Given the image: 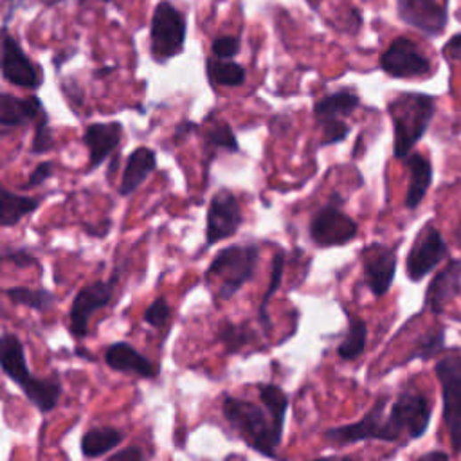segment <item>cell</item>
Returning <instances> with one entry per match:
<instances>
[{"mask_svg": "<svg viewBox=\"0 0 461 461\" xmlns=\"http://www.w3.org/2000/svg\"><path fill=\"white\" fill-rule=\"evenodd\" d=\"M0 366H3V371L22 390L29 404L35 406L42 415L56 409L63 395L60 376H36L28 368L26 348L20 337L13 332H4L3 339H0Z\"/></svg>", "mask_w": 461, "mask_h": 461, "instance_id": "obj_1", "label": "cell"}, {"mask_svg": "<svg viewBox=\"0 0 461 461\" xmlns=\"http://www.w3.org/2000/svg\"><path fill=\"white\" fill-rule=\"evenodd\" d=\"M222 415L235 433L256 452L265 457H278V447L283 440L279 431L263 404H255L239 397H225Z\"/></svg>", "mask_w": 461, "mask_h": 461, "instance_id": "obj_2", "label": "cell"}, {"mask_svg": "<svg viewBox=\"0 0 461 461\" xmlns=\"http://www.w3.org/2000/svg\"><path fill=\"white\" fill-rule=\"evenodd\" d=\"M388 112L395 130V159H406L415 144L427 133L436 112L433 96L420 93H402L388 105Z\"/></svg>", "mask_w": 461, "mask_h": 461, "instance_id": "obj_3", "label": "cell"}, {"mask_svg": "<svg viewBox=\"0 0 461 461\" xmlns=\"http://www.w3.org/2000/svg\"><path fill=\"white\" fill-rule=\"evenodd\" d=\"M258 263L260 247L256 244H235L220 249L206 271V281L211 278L220 279V288L214 299L229 301L235 297L239 290L255 278Z\"/></svg>", "mask_w": 461, "mask_h": 461, "instance_id": "obj_4", "label": "cell"}, {"mask_svg": "<svg viewBox=\"0 0 461 461\" xmlns=\"http://www.w3.org/2000/svg\"><path fill=\"white\" fill-rule=\"evenodd\" d=\"M343 206L344 198L341 193H334L330 200L314 213L309 225V235L318 247H343L357 239L359 225L343 211Z\"/></svg>", "mask_w": 461, "mask_h": 461, "instance_id": "obj_5", "label": "cell"}, {"mask_svg": "<svg viewBox=\"0 0 461 461\" xmlns=\"http://www.w3.org/2000/svg\"><path fill=\"white\" fill-rule=\"evenodd\" d=\"M433 404L422 392L406 390L393 402L388 415V429L392 443L399 441L402 436L408 440H418L425 434L431 424Z\"/></svg>", "mask_w": 461, "mask_h": 461, "instance_id": "obj_6", "label": "cell"}, {"mask_svg": "<svg viewBox=\"0 0 461 461\" xmlns=\"http://www.w3.org/2000/svg\"><path fill=\"white\" fill-rule=\"evenodd\" d=\"M186 19L168 0L156 6L151 17V56L159 63H166L181 54L186 42Z\"/></svg>", "mask_w": 461, "mask_h": 461, "instance_id": "obj_7", "label": "cell"}, {"mask_svg": "<svg viewBox=\"0 0 461 461\" xmlns=\"http://www.w3.org/2000/svg\"><path fill=\"white\" fill-rule=\"evenodd\" d=\"M441 386L443 422L454 452H461V357L447 355L434 366Z\"/></svg>", "mask_w": 461, "mask_h": 461, "instance_id": "obj_8", "label": "cell"}, {"mask_svg": "<svg viewBox=\"0 0 461 461\" xmlns=\"http://www.w3.org/2000/svg\"><path fill=\"white\" fill-rule=\"evenodd\" d=\"M119 271L110 276V279H98L91 285H85L84 288L78 290V294L74 295L70 311H69V330L72 337L84 339L89 334V325L91 319L94 318L96 312L107 309L110 304L116 285L119 281Z\"/></svg>", "mask_w": 461, "mask_h": 461, "instance_id": "obj_9", "label": "cell"}, {"mask_svg": "<svg viewBox=\"0 0 461 461\" xmlns=\"http://www.w3.org/2000/svg\"><path fill=\"white\" fill-rule=\"evenodd\" d=\"M390 399L384 395L376 399V402L371 406V409L353 424L332 427L325 433V440L334 445L336 449L353 445L359 441H386L392 443L390 429H388V417H386V406Z\"/></svg>", "mask_w": 461, "mask_h": 461, "instance_id": "obj_10", "label": "cell"}, {"mask_svg": "<svg viewBox=\"0 0 461 461\" xmlns=\"http://www.w3.org/2000/svg\"><path fill=\"white\" fill-rule=\"evenodd\" d=\"M244 213L237 195L229 188H220L209 202L206 222V249L235 237L244 225Z\"/></svg>", "mask_w": 461, "mask_h": 461, "instance_id": "obj_11", "label": "cell"}, {"mask_svg": "<svg viewBox=\"0 0 461 461\" xmlns=\"http://www.w3.org/2000/svg\"><path fill=\"white\" fill-rule=\"evenodd\" d=\"M364 281L375 297L386 295L397 274V249L384 244H369L360 253Z\"/></svg>", "mask_w": 461, "mask_h": 461, "instance_id": "obj_12", "label": "cell"}, {"mask_svg": "<svg viewBox=\"0 0 461 461\" xmlns=\"http://www.w3.org/2000/svg\"><path fill=\"white\" fill-rule=\"evenodd\" d=\"M449 255L447 244L440 230L433 225L422 229V233L415 240L406 262V272L411 281H422L431 274L440 262Z\"/></svg>", "mask_w": 461, "mask_h": 461, "instance_id": "obj_13", "label": "cell"}, {"mask_svg": "<svg viewBox=\"0 0 461 461\" xmlns=\"http://www.w3.org/2000/svg\"><path fill=\"white\" fill-rule=\"evenodd\" d=\"M380 67L392 78H420L431 72V61L409 38H397L380 56Z\"/></svg>", "mask_w": 461, "mask_h": 461, "instance_id": "obj_14", "label": "cell"}, {"mask_svg": "<svg viewBox=\"0 0 461 461\" xmlns=\"http://www.w3.org/2000/svg\"><path fill=\"white\" fill-rule=\"evenodd\" d=\"M3 76L4 80L20 89H38L44 82L35 61L24 53L20 44L4 29L3 33Z\"/></svg>", "mask_w": 461, "mask_h": 461, "instance_id": "obj_15", "label": "cell"}, {"mask_svg": "<svg viewBox=\"0 0 461 461\" xmlns=\"http://www.w3.org/2000/svg\"><path fill=\"white\" fill-rule=\"evenodd\" d=\"M400 19L427 36H438L447 26V8L438 0H399Z\"/></svg>", "mask_w": 461, "mask_h": 461, "instance_id": "obj_16", "label": "cell"}, {"mask_svg": "<svg viewBox=\"0 0 461 461\" xmlns=\"http://www.w3.org/2000/svg\"><path fill=\"white\" fill-rule=\"evenodd\" d=\"M123 139V125L119 121L112 123H93L85 128L84 142L89 150L87 174L98 170L112 153L117 150Z\"/></svg>", "mask_w": 461, "mask_h": 461, "instance_id": "obj_17", "label": "cell"}, {"mask_svg": "<svg viewBox=\"0 0 461 461\" xmlns=\"http://www.w3.org/2000/svg\"><path fill=\"white\" fill-rule=\"evenodd\" d=\"M461 292V260H450L429 283L425 306L433 314H441L445 306Z\"/></svg>", "mask_w": 461, "mask_h": 461, "instance_id": "obj_18", "label": "cell"}, {"mask_svg": "<svg viewBox=\"0 0 461 461\" xmlns=\"http://www.w3.org/2000/svg\"><path fill=\"white\" fill-rule=\"evenodd\" d=\"M45 114L44 103L38 96L19 98L10 93H3L0 96V128L3 132H10L12 128H22Z\"/></svg>", "mask_w": 461, "mask_h": 461, "instance_id": "obj_19", "label": "cell"}, {"mask_svg": "<svg viewBox=\"0 0 461 461\" xmlns=\"http://www.w3.org/2000/svg\"><path fill=\"white\" fill-rule=\"evenodd\" d=\"M105 362L110 369L117 373H128L137 375L141 378H156L158 368L148 357H144L137 348H133L130 343L119 341L112 343L105 350Z\"/></svg>", "mask_w": 461, "mask_h": 461, "instance_id": "obj_20", "label": "cell"}, {"mask_svg": "<svg viewBox=\"0 0 461 461\" xmlns=\"http://www.w3.org/2000/svg\"><path fill=\"white\" fill-rule=\"evenodd\" d=\"M156 170H158L156 150H151L148 146L135 148L126 159V166L119 184V195L128 197L135 193L141 188V184Z\"/></svg>", "mask_w": 461, "mask_h": 461, "instance_id": "obj_21", "label": "cell"}, {"mask_svg": "<svg viewBox=\"0 0 461 461\" xmlns=\"http://www.w3.org/2000/svg\"><path fill=\"white\" fill-rule=\"evenodd\" d=\"M360 107V98L353 89H341L314 105V119L318 126H323L332 121H341L343 117L352 116Z\"/></svg>", "mask_w": 461, "mask_h": 461, "instance_id": "obj_22", "label": "cell"}, {"mask_svg": "<svg viewBox=\"0 0 461 461\" xmlns=\"http://www.w3.org/2000/svg\"><path fill=\"white\" fill-rule=\"evenodd\" d=\"M409 170V188L406 193V207L417 209L425 198L433 182V165L420 153H409L404 159Z\"/></svg>", "mask_w": 461, "mask_h": 461, "instance_id": "obj_23", "label": "cell"}, {"mask_svg": "<svg viewBox=\"0 0 461 461\" xmlns=\"http://www.w3.org/2000/svg\"><path fill=\"white\" fill-rule=\"evenodd\" d=\"M202 141H204V144H202V158H204V170H206V174L209 170V165L214 161L216 153H220V151L239 153L240 151L239 139H237L233 128H230L225 121H216L209 128H206Z\"/></svg>", "mask_w": 461, "mask_h": 461, "instance_id": "obj_24", "label": "cell"}, {"mask_svg": "<svg viewBox=\"0 0 461 461\" xmlns=\"http://www.w3.org/2000/svg\"><path fill=\"white\" fill-rule=\"evenodd\" d=\"M42 204L38 197H26L13 193L8 188L0 190V227H13L22 218L33 214Z\"/></svg>", "mask_w": 461, "mask_h": 461, "instance_id": "obj_25", "label": "cell"}, {"mask_svg": "<svg viewBox=\"0 0 461 461\" xmlns=\"http://www.w3.org/2000/svg\"><path fill=\"white\" fill-rule=\"evenodd\" d=\"M125 440L123 431L116 429V427H93L89 429L80 441L82 447V454L87 459H94V457H101L107 456L109 452L116 450Z\"/></svg>", "mask_w": 461, "mask_h": 461, "instance_id": "obj_26", "label": "cell"}, {"mask_svg": "<svg viewBox=\"0 0 461 461\" xmlns=\"http://www.w3.org/2000/svg\"><path fill=\"white\" fill-rule=\"evenodd\" d=\"M256 341L255 332L246 323H233L229 319H222L216 328V343L225 348L229 355L240 353L246 346Z\"/></svg>", "mask_w": 461, "mask_h": 461, "instance_id": "obj_27", "label": "cell"}, {"mask_svg": "<svg viewBox=\"0 0 461 461\" xmlns=\"http://www.w3.org/2000/svg\"><path fill=\"white\" fill-rule=\"evenodd\" d=\"M206 70L213 85L240 87L246 84V69L233 60H222L213 56L207 60Z\"/></svg>", "mask_w": 461, "mask_h": 461, "instance_id": "obj_28", "label": "cell"}, {"mask_svg": "<svg viewBox=\"0 0 461 461\" xmlns=\"http://www.w3.org/2000/svg\"><path fill=\"white\" fill-rule=\"evenodd\" d=\"M6 297L13 304L28 306L31 311L36 312H49L54 303L58 301L56 294H53L47 288H31V287H10L4 290Z\"/></svg>", "mask_w": 461, "mask_h": 461, "instance_id": "obj_29", "label": "cell"}, {"mask_svg": "<svg viewBox=\"0 0 461 461\" xmlns=\"http://www.w3.org/2000/svg\"><path fill=\"white\" fill-rule=\"evenodd\" d=\"M368 343V327L360 318L348 314V330L341 344L337 346V355L343 360H355L366 350Z\"/></svg>", "mask_w": 461, "mask_h": 461, "instance_id": "obj_30", "label": "cell"}, {"mask_svg": "<svg viewBox=\"0 0 461 461\" xmlns=\"http://www.w3.org/2000/svg\"><path fill=\"white\" fill-rule=\"evenodd\" d=\"M258 397L262 404L271 413L276 427L279 431H285V418L288 411V395L278 386V384H260L258 386Z\"/></svg>", "mask_w": 461, "mask_h": 461, "instance_id": "obj_31", "label": "cell"}, {"mask_svg": "<svg viewBox=\"0 0 461 461\" xmlns=\"http://www.w3.org/2000/svg\"><path fill=\"white\" fill-rule=\"evenodd\" d=\"M283 271H285V253L283 251H278L272 258V271H271V281H269V287L260 301V311H258V319H260V327L263 328L265 334H269V330L272 328V321L269 318V312H267V306H269V301L271 297L278 292L279 285H281V279H283Z\"/></svg>", "mask_w": 461, "mask_h": 461, "instance_id": "obj_32", "label": "cell"}, {"mask_svg": "<svg viewBox=\"0 0 461 461\" xmlns=\"http://www.w3.org/2000/svg\"><path fill=\"white\" fill-rule=\"evenodd\" d=\"M54 146H56L54 132L49 125V116L45 112L36 123L29 151H31V156H44V153H49L51 150H54Z\"/></svg>", "mask_w": 461, "mask_h": 461, "instance_id": "obj_33", "label": "cell"}, {"mask_svg": "<svg viewBox=\"0 0 461 461\" xmlns=\"http://www.w3.org/2000/svg\"><path fill=\"white\" fill-rule=\"evenodd\" d=\"M443 346H445V332H443V328H438V330L427 334V336L417 344V348L411 352V355L408 357V360H413V359L427 360V359L434 357L438 352H441Z\"/></svg>", "mask_w": 461, "mask_h": 461, "instance_id": "obj_34", "label": "cell"}, {"mask_svg": "<svg viewBox=\"0 0 461 461\" xmlns=\"http://www.w3.org/2000/svg\"><path fill=\"white\" fill-rule=\"evenodd\" d=\"M172 316V306L165 297L153 299L142 314V321L151 328H163Z\"/></svg>", "mask_w": 461, "mask_h": 461, "instance_id": "obj_35", "label": "cell"}, {"mask_svg": "<svg viewBox=\"0 0 461 461\" xmlns=\"http://www.w3.org/2000/svg\"><path fill=\"white\" fill-rule=\"evenodd\" d=\"M211 51H213V56H216V58L233 60L240 53V38L239 36H229V35L218 36V38L213 40Z\"/></svg>", "mask_w": 461, "mask_h": 461, "instance_id": "obj_36", "label": "cell"}, {"mask_svg": "<svg viewBox=\"0 0 461 461\" xmlns=\"http://www.w3.org/2000/svg\"><path fill=\"white\" fill-rule=\"evenodd\" d=\"M323 132L321 137V146H330V144H337L341 141H344L350 135V125L346 121H332L327 123L323 126H319Z\"/></svg>", "mask_w": 461, "mask_h": 461, "instance_id": "obj_37", "label": "cell"}, {"mask_svg": "<svg viewBox=\"0 0 461 461\" xmlns=\"http://www.w3.org/2000/svg\"><path fill=\"white\" fill-rule=\"evenodd\" d=\"M3 260L4 262H12L15 267L19 269H28V267H35L38 265L36 258L29 255V251L22 249V247H10L4 246L3 247Z\"/></svg>", "mask_w": 461, "mask_h": 461, "instance_id": "obj_38", "label": "cell"}, {"mask_svg": "<svg viewBox=\"0 0 461 461\" xmlns=\"http://www.w3.org/2000/svg\"><path fill=\"white\" fill-rule=\"evenodd\" d=\"M54 175V163L53 161H44V163H40L35 170H33V174L29 175V181L26 182V190L28 188H38V186H42L44 182H47L51 177Z\"/></svg>", "mask_w": 461, "mask_h": 461, "instance_id": "obj_39", "label": "cell"}, {"mask_svg": "<svg viewBox=\"0 0 461 461\" xmlns=\"http://www.w3.org/2000/svg\"><path fill=\"white\" fill-rule=\"evenodd\" d=\"M198 130V125L197 123H193V121H188V119H184V121H181L177 126H175V132H174V142L175 144H181L186 137H190L193 132H197Z\"/></svg>", "mask_w": 461, "mask_h": 461, "instance_id": "obj_40", "label": "cell"}, {"mask_svg": "<svg viewBox=\"0 0 461 461\" xmlns=\"http://www.w3.org/2000/svg\"><path fill=\"white\" fill-rule=\"evenodd\" d=\"M110 227H112V220L105 218V220L98 222L96 225H87L85 233L89 237H94V239H105L110 233Z\"/></svg>", "mask_w": 461, "mask_h": 461, "instance_id": "obj_41", "label": "cell"}, {"mask_svg": "<svg viewBox=\"0 0 461 461\" xmlns=\"http://www.w3.org/2000/svg\"><path fill=\"white\" fill-rule=\"evenodd\" d=\"M142 457H144V452L139 447H126V449L116 450L110 456L112 461H119V459H142Z\"/></svg>", "mask_w": 461, "mask_h": 461, "instance_id": "obj_42", "label": "cell"}, {"mask_svg": "<svg viewBox=\"0 0 461 461\" xmlns=\"http://www.w3.org/2000/svg\"><path fill=\"white\" fill-rule=\"evenodd\" d=\"M445 54H447L450 60L461 61V35H456L454 38L449 40V44L445 45Z\"/></svg>", "mask_w": 461, "mask_h": 461, "instance_id": "obj_43", "label": "cell"}, {"mask_svg": "<svg viewBox=\"0 0 461 461\" xmlns=\"http://www.w3.org/2000/svg\"><path fill=\"white\" fill-rule=\"evenodd\" d=\"M422 459H433V457H440V459H447L449 456L445 452H440V450H434V452H427L424 456H420Z\"/></svg>", "mask_w": 461, "mask_h": 461, "instance_id": "obj_44", "label": "cell"}, {"mask_svg": "<svg viewBox=\"0 0 461 461\" xmlns=\"http://www.w3.org/2000/svg\"><path fill=\"white\" fill-rule=\"evenodd\" d=\"M112 70H114L112 67H107V69L96 70V74H94V76H96V78H103V76H107V74H109V72H112Z\"/></svg>", "mask_w": 461, "mask_h": 461, "instance_id": "obj_45", "label": "cell"}, {"mask_svg": "<svg viewBox=\"0 0 461 461\" xmlns=\"http://www.w3.org/2000/svg\"><path fill=\"white\" fill-rule=\"evenodd\" d=\"M44 3H45L47 6H53V4H58V3H61V0H44Z\"/></svg>", "mask_w": 461, "mask_h": 461, "instance_id": "obj_46", "label": "cell"}, {"mask_svg": "<svg viewBox=\"0 0 461 461\" xmlns=\"http://www.w3.org/2000/svg\"><path fill=\"white\" fill-rule=\"evenodd\" d=\"M105 3H110V0H105Z\"/></svg>", "mask_w": 461, "mask_h": 461, "instance_id": "obj_47", "label": "cell"}]
</instances>
